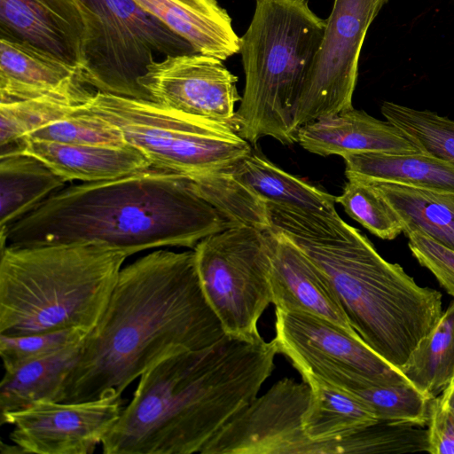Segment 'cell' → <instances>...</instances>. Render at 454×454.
Here are the masks:
<instances>
[{"mask_svg": "<svg viewBox=\"0 0 454 454\" xmlns=\"http://www.w3.org/2000/svg\"><path fill=\"white\" fill-rule=\"evenodd\" d=\"M310 395L304 380L278 381L224 424L200 454H315L302 428Z\"/></svg>", "mask_w": 454, "mask_h": 454, "instance_id": "7c38bea8", "label": "cell"}, {"mask_svg": "<svg viewBox=\"0 0 454 454\" xmlns=\"http://www.w3.org/2000/svg\"><path fill=\"white\" fill-rule=\"evenodd\" d=\"M350 454L427 451V427L406 422L377 421L349 434Z\"/></svg>", "mask_w": 454, "mask_h": 454, "instance_id": "4dcf8cb0", "label": "cell"}, {"mask_svg": "<svg viewBox=\"0 0 454 454\" xmlns=\"http://www.w3.org/2000/svg\"><path fill=\"white\" fill-rule=\"evenodd\" d=\"M441 402L454 415V379L439 396Z\"/></svg>", "mask_w": 454, "mask_h": 454, "instance_id": "d590c367", "label": "cell"}, {"mask_svg": "<svg viewBox=\"0 0 454 454\" xmlns=\"http://www.w3.org/2000/svg\"><path fill=\"white\" fill-rule=\"evenodd\" d=\"M127 257L99 242L1 248L0 335L69 328L89 333Z\"/></svg>", "mask_w": 454, "mask_h": 454, "instance_id": "8992f818", "label": "cell"}, {"mask_svg": "<svg viewBox=\"0 0 454 454\" xmlns=\"http://www.w3.org/2000/svg\"><path fill=\"white\" fill-rule=\"evenodd\" d=\"M278 353L301 373L322 380L359 375L381 384L409 382L357 334L325 318L276 309Z\"/></svg>", "mask_w": 454, "mask_h": 454, "instance_id": "8fae6325", "label": "cell"}, {"mask_svg": "<svg viewBox=\"0 0 454 454\" xmlns=\"http://www.w3.org/2000/svg\"><path fill=\"white\" fill-rule=\"evenodd\" d=\"M387 0H335L293 117L294 130L353 108L358 60L367 30Z\"/></svg>", "mask_w": 454, "mask_h": 454, "instance_id": "30bf717a", "label": "cell"}, {"mask_svg": "<svg viewBox=\"0 0 454 454\" xmlns=\"http://www.w3.org/2000/svg\"><path fill=\"white\" fill-rule=\"evenodd\" d=\"M400 372L429 398L441 395L454 379V300L419 340Z\"/></svg>", "mask_w": 454, "mask_h": 454, "instance_id": "484cf974", "label": "cell"}, {"mask_svg": "<svg viewBox=\"0 0 454 454\" xmlns=\"http://www.w3.org/2000/svg\"><path fill=\"white\" fill-rule=\"evenodd\" d=\"M5 153L36 157L67 182L108 180L152 166L142 153L129 145H70L24 137L2 154Z\"/></svg>", "mask_w": 454, "mask_h": 454, "instance_id": "d6986e66", "label": "cell"}, {"mask_svg": "<svg viewBox=\"0 0 454 454\" xmlns=\"http://www.w3.org/2000/svg\"><path fill=\"white\" fill-rule=\"evenodd\" d=\"M224 201L241 218L253 222L266 202L309 213L338 215L335 197L293 176L253 151L217 171Z\"/></svg>", "mask_w": 454, "mask_h": 454, "instance_id": "9a60e30c", "label": "cell"}, {"mask_svg": "<svg viewBox=\"0 0 454 454\" xmlns=\"http://www.w3.org/2000/svg\"><path fill=\"white\" fill-rule=\"evenodd\" d=\"M87 334L82 330L69 328L20 336L0 335V356L4 371L78 345Z\"/></svg>", "mask_w": 454, "mask_h": 454, "instance_id": "1f68e13d", "label": "cell"}, {"mask_svg": "<svg viewBox=\"0 0 454 454\" xmlns=\"http://www.w3.org/2000/svg\"><path fill=\"white\" fill-rule=\"evenodd\" d=\"M381 114L397 127L419 152L454 164V121L429 110L393 102L381 105Z\"/></svg>", "mask_w": 454, "mask_h": 454, "instance_id": "f1b7e54d", "label": "cell"}, {"mask_svg": "<svg viewBox=\"0 0 454 454\" xmlns=\"http://www.w3.org/2000/svg\"><path fill=\"white\" fill-rule=\"evenodd\" d=\"M0 38L77 67L96 91L145 100L138 79L155 57L192 51L134 0H0Z\"/></svg>", "mask_w": 454, "mask_h": 454, "instance_id": "277c9868", "label": "cell"}, {"mask_svg": "<svg viewBox=\"0 0 454 454\" xmlns=\"http://www.w3.org/2000/svg\"><path fill=\"white\" fill-rule=\"evenodd\" d=\"M343 160L347 179L454 192V164L420 152L364 153Z\"/></svg>", "mask_w": 454, "mask_h": 454, "instance_id": "7402d4cb", "label": "cell"}, {"mask_svg": "<svg viewBox=\"0 0 454 454\" xmlns=\"http://www.w3.org/2000/svg\"><path fill=\"white\" fill-rule=\"evenodd\" d=\"M185 41L194 53L225 60L239 52V37L216 0H134Z\"/></svg>", "mask_w": 454, "mask_h": 454, "instance_id": "ffe728a7", "label": "cell"}, {"mask_svg": "<svg viewBox=\"0 0 454 454\" xmlns=\"http://www.w3.org/2000/svg\"><path fill=\"white\" fill-rule=\"evenodd\" d=\"M224 334L204 294L194 250L147 254L121 268L58 402L121 395L162 360L207 348Z\"/></svg>", "mask_w": 454, "mask_h": 454, "instance_id": "6da1fadb", "label": "cell"}, {"mask_svg": "<svg viewBox=\"0 0 454 454\" xmlns=\"http://www.w3.org/2000/svg\"><path fill=\"white\" fill-rule=\"evenodd\" d=\"M121 395L77 403L41 401L0 418L13 427L10 440L21 453L90 454L122 411Z\"/></svg>", "mask_w": 454, "mask_h": 454, "instance_id": "4fadbf2b", "label": "cell"}, {"mask_svg": "<svg viewBox=\"0 0 454 454\" xmlns=\"http://www.w3.org/2000/svg\"><path fill=\"white\" fill-rule=\"evenodd\" d=\"M325 27L308 0L255 1L239 41L246 81L232 121L252 145L263 137L285 145L297 141L294 111Z\"/></svg>", "mask_w": 454, "mask_h": 454, "instance_id": "52a82bcc", "label": "cell"}, {"mask_svg": "<svg viewBox=\"0 0 454 454\" xmlns=\"http://www.w3.org/2000/svg\"><path fill=\"white\" fill-rule=\"evenodd\" d=\"M311 391L302 419L315 454H341L340 441L378 421L373 411L354 395L309 373H301Z\"/></svg>", "mask_w": 454, "mask_h": 454, "instance_id": "44dd1931", "label": "cell"}, {"mask_svg": "<svg viewBox=\"0 0 454 454\" xmlns=\"http://www.w3.org/2000/svg\"><path fill=\"white\" fill-rule=\"evenodd\" d=\"M285 235L326 277L360 338L400 370L442 314V294L419 286L348 223L319 236Z\"/></svg>", "mask_w": 454, "mask_h": 454, "instance_id": "5b68a950", "label": "cell"}, {"mask_svg": "<svg viewBox=\"0 0 454 454\" xmlns=\"http://www.w3.org/2000/svg\"><path fill=\"white\" fill-rule=\"evenodd\" d=\"M369 183L398 214L403 233L419 231L454 250V192Z\"/></svg>", "mask_w": 454, "mask_h": 454, "instance_id": "d4e9b609", "label": "cell"}, {"mask_svg": "<svg viewBox=\"0 0 454 454\" xmlns=\"http://www.w3.org/2000/svg\"><path fill=\"white\" fill-rule=\"evenodd\" d=\"M237 81L223 60L200 53H183L153 61L138 83L152 101L233 127L235 104L241 100Z\"/></svg>", "mask_w": 454, "mask_h": 454, "instance_id": "5bb4252c", "label": "cell"}, {"mask_svg": "<svg viewBox=\"0 0 454 454\" xmlns=\"http://www.w3.org/2000/svg\"><path fill=\"white\" fill-rule=\"evenodd\" d=\"M74 114L108 121L152 166L189 178L224 169L253 151L252 145L230 124L151 100L96 91Z\"/></svg>", "mask_w": 454, "mask_h": 454, "instance_id": "ba28073f", "label": "cell"}, {"mask_svg": "<svg viewBox=\"0 0 454 454\" xmlns=\"http://www.w3.org/2000/svg\"><path fill=\"white\" fill-rule=\"evenodd\" d=\"M335 200L351 218L380 239L392 240L403 232L398 214L369 182L348 179Z\"/></svg>", "mask_w": 454, "mask_h": 454, "instance_id": "f546056e", "label": "cell"}, {"mask_svg": "<svg viewBox=\"0 0 454 454\" xmlns=\"http://www.w3.org/2000/svg\"><path fill=\"white\" fill-rule=\"evenodd\" d=\"M86 87L77 67L31 43L0 38V103Z\"/></svg>", "mask_w": 454, "mask_h": 454, "instance_id": "ac0fdd59", "label": "cell"}, {"mask_svg": "<svg viewBox=\"0 0 454 454\" xmlns=\"http://www.w3.org/2000/svg\"><path fill=\"white\" fill-rule=\"evenodd\" d=\"M231 225L189 177L151 166L64 187L0 233L5 246L99 242L129 256L151 248H194Z\"/></svg>", "mask_w": 454, "mask_h": 454, "instance_id": "3957f363", "label": "cell"}, {"mask_svg": "<svg viewBox=\"0 0 454 454\" xmlns=\"http://www.w3.org/2000/svg\"><path fill=\"white\" fill-rule=\"evenodd\" d=\"M67 182L36 157L25 153L0 155V233Z\"/></svg>", "mask_w": 454, "mask_h": 454, "instance_id": "603a6c76", "label": "cell"}, {"mask_svg": "<svg viewBox=\"0 0 454 454\" xmlns=\"http://www.w3.org/2000/svg\"><path fill=\"white\" fill-rule=\"evenodd\" d=\"M274 340L224 334L146 371L104 438L106 454L200 453L274 370Z\"/></svg>", "mask_w": 454, "mask_h": 454, "instance_id": "7a4b0ae2", "label": "cell"}, {"mask_svg": "<svg viewBox=\"0 0 454 454\" xmlns=\"http://www.w3.org/2000/svg\"><path fill=\"white\" fill-rule=\"evenodd\" d=\"M297 141L305 150L321 156L419 152L394 124L354 107L302 125Z\"/></svg>", "mask_w": 454, "mask_h": 454, "instance_id": "e0dca14e", "label": "cell"}, {"mask_svg": "<svg viewBox=\"0 0 454 454\" xmlns=\"http://www.w3.org/2000/svg\"><path fill=\"white\" fill-rule=\"evenodd\" d=\"M96 92V91H95ZM95 92L89 87L40 98L0 103V146L5 147L38 129L74 114Z\"/></svg>", "mask_w": 454, "mask_h": 454, "instance_id": "83f0119b", "label": "cell"}, {"mask_svg": "<svg viewBox=\"0 0 454 454\" xmlns=\"http://www.w3.org/2000/svg\"><path fill=\"white\" fill-rule=\"evenodd\" d=\"M82 342L4 371L0 384V418L41 401L58 402L65 381L79 360Z\"/></svg>", "mask_w": 454, "mask_h": 454, "instance_id": "cb8c5ba5", "label": "cell"}, {"mask_svg": "<svg viewBox=\"0 0 454 454\" xmlns=\"http://www.w3.org/2000/svg\"><path fill=\"white\" fill-rule=\"evenodd\" d=\"M412 255L429 270L441 286L454 297V250L419 232L404 233Z\"/></svg>", "mask_w": 454, "mask_h": 454, "instance_id": "836d02e7", "label": "cell"}, {"mask_svg": "<svg viewBox=\"0 0 454 454\" xmlns=\"http://www.w3.org/2000/svg\"><path fill=\"white\" fill-rule=\"evenodd\" d=\"M325 381L363 401L373 411L378 421L427 426L432 398L423 395L410 382L381 384L357 375L338 376Z\"/></svg>", "mask_w": 454, "mask_h": 454, "instance_id": "4316f807", "label": "cell"}, {"mask_svg": "<svg viewBox=\"0 0 454 454\" xmlns=\"http://www.w3.org/2000/svg\"><path fill=\"white\" fill-rule=\"evenodd\" d=\"M430 454H454V415L439 396L432 398L427 423Z\"/></svg>", "mask_w": 454, "mask_h": 454, "instance_id": "e575fe53", "label": "cell"}, {"mask_svg": "<svg viewBox=\"0 0 454 454\" xmlns=\"http://www.w3.org/2000/svg\"><path fill=\"white\" fill-rule=\"evenodd\" d=\"M265 233L270 248V286L276 309L317 316L356 332L319 268L285 234L271 230Z\"/></svg>", "mask_w": 454, "mask_h": 454, "instance_id": "2e32d148", "label": "cell"}, {"mask_svg": "<svg viewBox=\"0 0 454 454\" xmlns=\"http://www.w3.org/2000/svg\"><path fill=\"white\" fill-rule=\"evenodd\" d=\"M26 137L70 145H128L117 127L101 118L82 114L55 121Z\"/></svg>", "mask_w": 454, "mask_h": 454, "instance_id": "d6a6232c", "label": "cell"}, {"mask_svg": "<svg viewBox=\"0 0 454 454\" xmlns=\"http://www.w3.org/2000/svg\"><path fill=\"white\" fill-rule=\"evenodd\" d=\"M204 294L225 334L255 337L270 303L271 256L265 231L237 225L193 248Z\"/></svg>", "mask_w": 454, "mask_h": 454, "instance_id": "9c48e42d", "label": "cell"}]
</instances>
